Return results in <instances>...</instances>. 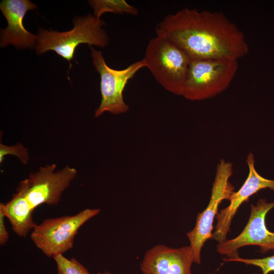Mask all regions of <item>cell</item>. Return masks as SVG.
I'll use <instances>...</instances> for the list:
<instances>
[{
	"instance_id": "cell-1",
	"label": "cell",
	"mask_w": 274,
	"mask_h": 274,
	"mask_svg": "<svg viewBox=\"0 0 274 274\" xmlns=\"http://www.w3.org/2000/svg\"><path fill=\"white\" fill-rule=\"evenodd\" d=\"M156 32L183 50L191 59L238 60L249 51L243 31L220 12L185 8L167 15L157 25Z\"/></svg>"
},
{
	"instance_id": "cell-2",
	"label": "cell",
	"mask_w": 274,
	"mask_h": 274,
	"mask_svg": "<svg viewBox=\"0 0 274 274\" xmlns=\"http://www.w3.org/2000/svg\"><path fill=\"white\" fill-rule=\"evenodd\" d=\"M73 28L67 31L59 32L40 29L37 35L36 52L40 55L53 51L70 63L74 58L76 48L81 44H87L104 48L109 38L102 28L105 22L94 15L77 17L74 20Z\"/></svg>"
},
{
	"instance_id": "cell-3",
	"label": "cell",
	"mask_w": 274,
	"mask_h": 274,
	"mask_svg": "<svg viewBox=\"0 0 274 274\" xmlns=\"http://www.w3.org/2000/svg\"><path fill=\"white\" fill-rule=\"evenodd\" d=\"M155 79L165 89L182 95L190 56L166 38L160 36L151 39L143 58Z\"/></svg>"
},
{
	"instance_id": "cell-4",
	"label": "cell",
	"mask_w": 274,
	"mask_h": 274,
	"mask_svg": "<svg viewBox=\"0 0 274 274\" xmlns=\"http://www.w3.org/2000/svg\"><path fill=\"white\" fill-rule=\"evenodd\" d=\"M238 66L235 59H191L182 95L193 101L215 96L228 88Z\"/></svg>"
},
{
	"instance_id": "cell-5",
	"label": "cell",
	"mask_w": 274,
	"mask_h": 274,
	"mask_svg": "<svg viewBox=\"0 0 274 274\" xmlns=\"http://www.w3.org/2000/svg\"><path fill=\"white\" fill-rule=\"evenodd\" d=\"M99 209H86L74 215L48 218L35 226L30 238L46 256L53 257L72 249L79 229L97 215Z\"/></svg>"
},
{
	"instance_id": "cell-6",
	"label": "cell",
	"mask_w": 274,
	"mask_h": 274,
	"mask_svg": "<svg viewBox=\"0 0 274 274\" xmlns=\"http://www.w3.org/2000/svg\"><path fill=\"white\" fill-rule=\"evenodd\" d=\"M55 164L40 167L20 182L16 193L23 197L34 211L42 204L57 205L63 192L77 175V170L66 165L56 171Z\"/></svg>"
},
{
	"instance_id": "cell-7",
	"label": "cell",
	"mask_w": 274,
	"mask_h": 274,
	"mask_svg": "<svg viewBox=\"0 0 274 274\" xmlns=\"http://www.w3.org/2000/svg\"><path fill=\"white\" fill-rule=\"evenodd\" d=\"M93 65L100 77L101 99L95 111L96 117L106 112L117 115L127 111L129 106L124 101L123 92L128 81L141 68L146 67L143 59L122 70H115L106 63L102 53L90 47Z\"/></svg>"
},
{
	"instance_id": "cell-8",
	"label": "cell",
	"mask_w": 274,
	"mask_h": 274,
	"mask_svg": "<svg viewBox=\"0 0 274 274\" xmlns=\"http://www.w3.org/2000/svg\"><path fill=\"white\" fill-rule=\"evenodd\" d=\"M232 174V164L221 160L217 168L209 203L206 209L198 214L193 229L187 233L194 256L195 263L201 262L200 253L204 243L212 238L213 221L218 207L224 199H229L234 187L229 179Z\"/></svg>"
},
{
	"instance_id": "cell-9",
	"label": "cell",
	"mask_w": 274,
	"mask_h": 274,
	"mask_svg": "<svg viewBox=\"0 0 274 274\" xmlns=\"http://www.w3.org/2000/svg\"><path fill=\"white\" fill-rule=\"evenodd\" d=\"M273 207L274 201L268 202L265 199L251 204L250 216L242 232L233 239L219 243L218 253L234 258L238 257L239 248L249 245L259 246L262 253L274 250V232L269 231L265 224L266 215Z\"/></svg>"
},
{
	"instance_id": "cell-10",
	"label": "cell",
	"mask_w": 274,
	"mask_h": 274,
	"mask_svg": "<svg viewBox=\"0 0 274 274\" xmlns=\"http://www.w3.org/2000/svg\"><path fill=\"white\" fill-rule=\"evenodd\" d=\"M246 162L249 171L248 177L241 188L230 196L229 206L216 215L217 222L212 238L219 243L226 239L232 220L243 202L262 189L268 188L274 191V180L266 179L258 174L254 166L255 160L252 153L248 155Z\"/></svg>"
},
{
	"instance_id": "cell-11",
	"label": "cell",
	"mask_w": 274,
	"mask_h": 274,
	"mask_svg": "<svg viewBox=\"0 0 274 274\" xmlns=\"http://www.w3.org/2000/svg\"><path fill=\"white\" fill-rule=\"evenodd\" d=\"M194 261L190 246L172 248L157 245L148 250L140 263L143 274H192Z\"/></svg>"
},
{
	"instance_id": "cell-12",
	"label": "cell",
	"mask_w": 274,
	"mask_h": 274,
	"mask_svg": "<svg viewBox=\"0 0 274 274\" xmlns=\"http://www.w3.org/2000/svg\"><path fill=\"white\" fill-rule=\"evenodd\" d=\"M37 8L28 0H3L0 9L7 21V27L1 30L0 46L9 44L18 49L32 48L37 45V36L24 27L23 20L26 12Z\"/></svg>"
},
{
	"instance_id": "cell-13",
	"label": "cell",
	"mask_w": 274,
	"mask_h": 274,
	"mask_svg": "<svg viewBox=\"0 0 274 274\" xmlns=\"http://www.w3.org/2000/svg\"><path fill=\"white\" fill-rule=\"evenodd\" d=\"M0 210L9 221L13 231L19 236L25 237L36 225L32 218L34 211L28 203L16 192L10 201L0 203Z\"/></svg>"
},
{
	"instance_id": "cell-14",
	"label": "cell",
	"mask_w": 274,
	"mask_h": 274,
	"mask_svg": "<svg viewBox=\"0 0 274 274\" xmlns=\"http://www.w3.org/2000/svg\"><path fill=\"white\" fill-rule=\"evenodd\" d=\"M88 3L92 8L94 15L100 18L105 13L137 15L138 10L125 0H91Z\"/></svg>"
},
{
	"instance_id": "cell-15",
	"label": "cell",
	"mask_w": 274,
	"mask_h": 274,
	"mask_svg": "<svg viewBox=\"0 0 274 274\" xmlns=\"http://www.w3.org/2000/svg\"><path fill=\"white\" fill-rule=\"evenodd\" d=\"M52 258L56 263L58 274H90L88 269L75 258L68 259L63 254Z\"/></svg>"
},
{
	"instance_id": "cell-16",
	"label": "cell",
	"mask_w": 274,
	"mask_h": 274,
	"mask_svg": "<svg viewBox=\"0 0 274 274\" xmlns=\"http://www.w3.org/2000/svg\"><path fill=\"white\" fill-rule=\"evenodd\" d=\"M226 262H238L252 265L260 268L262 274H269L274 271V255L262 258L245 259L238 256L234 258H224Z\"/></svg>"
},
{
	"instance_id": "cell-17",
	"label": "cell",
	"mask_w": 274,
	"mask_h": 274,
	"mask_svg": "<svg viewBox=\"0 0 274 274\" xmlns=\"http://www.w3.org/2000/svg\"><path fill=\"white\" fill-rule=\"evenodd\" d=\"M13 155L18 158L23 165H26L30 159L28 149L21 143L13 146L0 143V162L2 163L6 155Z\"/></svg>"
},
{
	"instance_id": "cell-18",
	"label": "cell",
	"mask_w": 274,
	"mask_h": 274,
	"mask_svg": "<svg viewBox=\"0 0 274 274\" xmlns=\"http://www.w3.org/2000/svg\"><path fill=\"white\" fill-rule=\"evenodd\" d=\"M5 216L2 210H0V245H5L9 238V233L7 230L5 218Z\"/></svg>"
},
{
	"instance_id": "cell-19",
	"label": "cell",
	"mask_w": 274,
	"mask_h": 274,
	"mask_svg": "<svg viewBox=\"0 0 274 274\" xmlns=\"http://www.w3.org/2000/svg\"><path fill=\"white\" fill-rule=\"evenodd\" d=\"M102 274H112V273L111 272H110L106 271V272H104L102 273Z\"/></svg>"
}]
</instances>
